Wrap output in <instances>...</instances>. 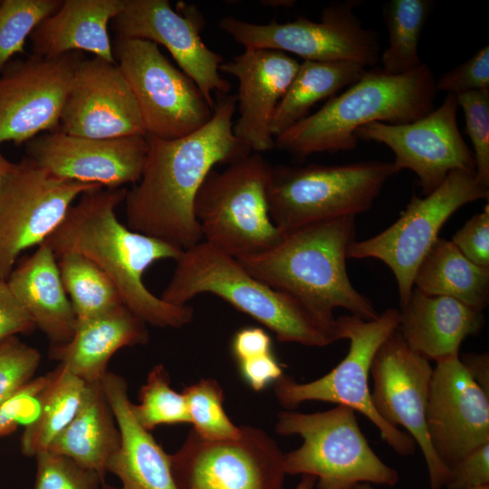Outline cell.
I'll return each instance as SVG.
<instances>
[{"instance_id": "obj_25", "label": "cell", "mask_w": 489, "mask_h": 489, "mask_svg": "<svg viewBox=\"0 0 489 489\" xmlns=\"http://www.w3.org/2000/svg\"><path fill=\"white\" fill-rule=\"evenodd\" d=\"M147 323L121 304L108 312L77 321L72 339L51 346L50 356L86 383L100 382L110 358L120 349L146 344Z\"/></svg>"}, {"instance_id": "obj_8", "label": "cell", "mask_w": 489, "mask_h": 489, "mask_svg": "<svg viewBox=\"0 0 489 489\" xmlns=\"http://www.w3.org/2000/svg\"><path fill=\"white\" fill-rule=\"evenodd\" d=\"M270 167L263 156L254 153L223 171L208 173L194 202L204 241L241 258L264 252L282 238L268 208Z\"/></svg>"}, {"instance_id": "obj_49", "label": "cell", "mask_w": 489, "mask_h": 489, "mask_svg": "<svg viewBox=\"0 0 489 489\" xmlns=\"http://www.w3.org/2000/svg\"><path fill=\"white\" fill-rule=\"evenodd\" d=\"M261 4L270 7H291L294 5L295 1L292 0H264Z\"/></svg>"}, {"instance_id": "obj_47", "label": "cell", "mask_w": 489, "mask_h": 489, "mask_svg": "<svg viewBox=\"0 0 489 489\" xmlns=\"http://www.w3.org/2000/svg\"><path fill=\"white\" fill-rule=\"evenodd\" d=\"M465 369L486 393L489 394V355L488 353H465L459 357Z\"/></svg>"}, {"instance_id": "obj_31", "label": "cell", "mask_w": 489, "mask_h": 489, "mask_svg": "<svg viewBox=\"0 0 489 489\" xmlns=\"http://www.w3.org/2000/svg\"><path fill=\"white\" fill-rule=\"evenodd\" d=\"M87 383L62 365L45 375L38 396L34 418L26 424L21 436V450L26 456L47 451L68 426L83 398Z\"/></svg>"}, {"instance_id": "obj_41", "label": "cell", "mask_w": 489, "mask_h": 489, "mask_svg": "<svg viewBox=\"0 0 489 489\" xmlns=\"http://www.w3.org/2000/svg\"><path fill=\"white\" fill-rule=\"evenodd\" d=\"M44 383L45 375L33 379L0 404V436L12 434L20 424L34 418Z\"/></svg>"}, {"instance_id": "obj_42", "label": "cell", "mask_w": 489, "mask_h": 489, "mask_svg": "<svg viewBox=\"0 0 489 489\" xmlns=\"http://www.w3.org/2000/svg\"><path fill=\"white\" fill-rule=\"evenodd\" d=\"M476 265L489 268V206L473 216L454 235L451 241Z\"/></svg>"}, {"instance_id": "obj_14", "label": "cell", "mask_w": 489, "mask_h": 489, "mask_svg": "<svg viewBox=\"0 0 489 489\" xmlns=\"http://www.w3.org/2000/svg\"><path fill=\"white\" fill-rule=\"evenodd\" d=\"M102 187L57 177L24 157L0 190V278L19 254L40 245L62 224L73 201Z\"/></svg>"}, {"instance_id": "obj_16", "label": "cell", "mask_w": 489, "mask_h": 489, "mask_svg": "<svg viewBox=\"0 0 489 489\" xmlns=\"http://www.w3.org/2000/svg\"><path fill=\"white\" fill-rule=\"evenodd\" d=\"M458 103L447 93L443 103L423 118L406 124L371 122L356 131L358 139L382 143L394 155L396 172H415L421 194L435 191L452 170L475 171L474 154L459 130Z\"/></svg>"}, {"instance_id": "obj_51", "label": "cell", "mask_w": 489, "mask_h": 489, "mask_svg": "<svg viewBox=\"0 0 489 489\" xmlns=\"http://www.w3.org/2000/svg\"><path fill=\"white\" fill-rule=\"evenodd\" d=\"M353 489H375L370 484L363 483L357 484Z\"/></svg>"}, {"instance_id": "obj_30", "label": "cell", "mask_w": 489, "mask_h": 489, "mask_svg": "<svg viewBox=\"0 0 489 489\" xmlns=\"http://www.w3.org/2000/svg\"><path fill=\"white\" fill-rule=\"evenodd\" d=\"M366 71L352 62L303 61L275 110L271 125L273 138L307 117L315 103L355 83Z\"/></svg>"}, {"instance_id": "obj_9", "label": "cell", "mask_w": 489, "mask_h": 489, "mask_svg": "<svg viewBox=\"0 0 489 489\" xmlns=\"http://www.w3.org/2000/svg\"><path fill=\"white\" fill-rule=\"evenodd\" d=\"M399 310L388 309L373 320L354 315L337 318L340 340H350L345 358L324 376L305 383L283 375L273 383V392L287 409L306 401L343 405L363 414L379 430L382 439L398 455L407 456L416 443L404 430L388 424L374 408L369 378L373 359L383 342L398 328Z\"/></svg>"}, {"instance_id": "obj_24", "label": "cell", "mask_w": 489, "mask_h": 489, "mask_svg": "<svg viewBox=\"0 0 489 489\" xmlns=\"http://www.w3.org/2000/svg\"><path fill=\"white\" fill-rule=\"evenodd\" d=\"M399 312L398 331L407 345L436 363L459 355L463 340L478 334L484 324L483 312L451 297L427 295L417 288Z\"/></svg>"}, {"instance_id": "obj_45", "label": "cell", "mask_w": 489, "mask_h": 489, "mask_svg": "<svg viewBox=\"0 0 489 489\" xmlns=\"http://www.w3.org/2000/svg\"><path fill=\"white\" fill-rule=\"evenodd\" d=\"M237 365L242 379L254 391L264 390L283 375L273 352L238 361Z\"/></svg>"}, {"instance_id": "obj_15", "label": "cell", "mask_w": 489, "mask_h": 489, "mask_svg": "<svg viewBox=\"0 0 489 489\" xmlns=\"http://www.w3.org/2000/svg\"><path fill=\"white\" fill-rule=\"evenodd\" d=\"M432 372L429 360L407 345L398 328L373 359L371 399L379 416L396 427H402L422 451L430 489H442L448 469L433 450L426 425Z\"/></svg>"}, {"instance_id": "obj_3", "label": "cell", "mask_w": 489, "mask_h": 489, "mask_svg": "<svg viewBox=\"0 0 489 489\" xmlns=\"http://www.w3.org/2000/svg\"><path fill=\"white\" fill-rule=\"evenodd\" d=\"M355 234V216L318 222L283 234L264 252L236 259L251 274L327 321H336L333 312L340 307L369 321L379 313L355 289L347 272L348 249Z\"/></svg>"}, {"instance_id": "obj_34", "label": "cell", "mask_w": 489, "mask_h": 489, "mask_svg": "<svg viewBox=\"0 0 489 489\" xmlns=\"http://www.w3.org/2000/svg\"><path fill=\"white\" fill-rule=\"evenodd\" d=\"M181 393L194 427L192 430L200 438L225 441L241 435V427L235 425L224 409V391L216 379H202L186 387Z\"/></svg>"}, {"instance_id": "obj_1", "label": "cell", "mask_w": 489, "mask_h": 489, "mask_svg": "<svg viewBox=\"0 0 489 489\" xmlns=\"http://www.w3.org/2000/svg\"><path fill=\"white\" fill-rule=\"evenodd\" d=\"M210 120L177 139L147 136L149 151L140 179L124 199L127 226L182 250L201 241L194 202L208 173L251 154L233 131L235 94L216 93Z\"/></svg>"}, {"instance_id": "obj_37", "label": "cell", "mask_w": 489, "mask_h": 489, "mask_svg": "<svg viewBox=\"0 0 489 489\" xmlns=\"http://www.w3.org/2000/svg\"><path fill=\"white\" fill-rule=\"evenodd\" d=\"M465 120V133L474 150L475 175L489 187V90L471 91L455 95Z\"/></svg>"}, {"instance_id": "obj_28", "label": "cell", "mask_w": 489, "mask_h": 489, "mask_svg": "<svg viewBox=\"0 0 489 489\" xmlns=\"http://www.w3.org/2000/svg\"><path fill=\"white\" fill-rule=\"evenodd\" d=\"M120 443V430L100 381L87 383L76 414L47 451L67 456L104 478Z\"/></svg>"}, {"instance_id": "obj_40", "label": "cell", "mask_w": 489, "mask_h": 489, "mask_svg": "<svg viewBox=\"0 0 489 489\" xmlns=\"http://www.w3.org/2000/svg\"><path fill=\"white\" fill-rule=\"evenodd\" d=\"M436 91L454 95L489 90V46L477 51L469 60L449 70L436 80Z\"/></svg>"}, {"instance_id": "obj_23", "label": "cell", "mask_w": 489, "mask_h": 489, "mask_svg": "<svg viewBox=\"0 0 489 489\" xmlns=\"http://www.w3.org/2000/svg\"><path fill=\"white\" fill-rule=\"evenodd\" d=\"M102 387L120 434V447L107 465L123 489H177L169 455L131 412L128 384L124 378L107 372Z\"/></svg>"}, {"instance_id": "obj_12", "label": "cell", "mask_w": 489, "mask_h": 489, "mask_svg": "<svg viewBox=\"0 0 489 489\" xmlns=\"http://www.w3.org/2000/svg\"><path fill=\"white\" fill-rule=\"evenodd\" d=\"M360 3H331L322 10L321 22L301 16L288 23L255 24L225 16L218 26L244 49L275 50L304 61H346L374 67L379 62V41L378 34L364 28L354 14Z\"/></svg>"}, {"instance_id": "obj_21", "label": "cell", "mask_w": 489, "mask_h": 489, "mask_svg": "<svg viewBox=\"0 0 489 489\" xmlns=\"http://www.w3.org/2000/svg\"><path fill=\"white\" fill-rule=\"evenodd\" d=\"M456 355L433 369L427 431L436 456L447 467L489 442V394L468 374Z\"/></svg>"}, {"instance_id": "obj_10", "label": "cell", "mask_w": 489, "mask_h": 489, "mask_svg": "<svg viewBox=\"0 0 489 489\" xmlns=\"http://www.w3.org/2000/svg\"><path fill=\"white\" fill-rule=\"evenodd\" d=\"M488 197L489 187L478 180L475 171L452 170L431 194L424 198L413 195L392 225L369 239L354 241L348 258L385 263L395 275L402 306L411 295L417 266L446 221L464 205Z\"/></svg>"}, {"instance_id": "obj_36", "label": "cell", "mask_w": 489, "mask_h": 489, "mask_svg": "<svg viewBox=\"0 0 489 489\" xmlns=\"http://www.w3.org/2000/svg\"><path fill=\"white\" fill-rule=\"evenodd\" d=\"M62 5L61 0H2L0 5V74L33 31Z\"/></svg>"}, {"instance_id": "obj_13", "label": "cell", "mask_w": 489, "mask_h": 489, "mask_svg": "<svg viewBox=\"0 0 489 489\" xmlns=\"http://www.w3.org/2000/svg\"><path fill=\"white\" fill-rule=\"evenodd\" d=\"M232 440L207 441L191 430L169 455L177 489H283V453L265 432L241 427Z\"/></svg>"}, {"instance_id": "obj_48", "label": "cell", "mask_w": 489, "mask_h": 489, "mask_svg": "<svg viewBox=\"0 0 489 489\" xmlns=\"http://www.w3.org/2000/svg\"><path fill=\"white\" fill-rule=\"evenodd\" d=\"M15 168V163L9 161L0 152V190Z\"/></svg>"}, {"instance_id": "obj_19", "label": "cell", "mask_w": 489, "mask_h": 489, "mask_svg": "<svg viewBox=\"0 0 489 489\" xmlns=\"http://www.w3.org/2000/svg\"><path fill=\"white\" fill-rule=\"evenodd\" d=\"M25 145V157L50 173L105 188L136 184L149 151L147 136L94 139L59 129L38 135Z\"/></svg>"}, {"instance_id": "obj_18", "label": "cell", "mask_w": 489, "mask_h": 489, "mask_svg": "<svg viewBox=\"0 0 489 489\" xmlns=\"http://www.w3.org/2000/svg\"><path fill=\"white\" fill-rule=\"evenodd\" d=\"M177 7L180 11L174 10L168 0H124L122 10L113 19L116 36L163 45L214 109L212 93L227 94L231 90L219 72L223 57L203 42L197 11L185 4Z\"/></svg>"}, {"instance_id": "obj_11", "label": "cell", "mask_w": 489, "mask_h": 489, "mask_svg": "<svg viewBox=\"0 0 489 489\" xmlns=\"http://www.w3.org/2000/svg\"><path fill=\"white\" fill-rule=\"evenodd\" d=\"M114 60L137 101L147 136L177 139L212 118L213 108L197 84L153 42L116 36Z\"/></svg>"}, {"instance_id": "obj_32", "label": "cell", "mask_w": 489, "mask_h": 489, "mask_svg": "<svg viewBox=\"0 0 489 489\" xmlns=\"http://www.w3.org/2000/svg\"><path fill=\"white\" fill-rule=\"evenodd\" d=\"M430 0H391L383 5L388 45L379 57L380 70L390 75L417 69L420 36L432 10Z\"/></svg>"}, {"instance_id": "obj_4", "label": "cell", "mask_w": 489, "mask_h": 489, "mask_svg": "<svg viewBox=\"0 0 489 489\" xmlns=\"http://www.w3.org/2000/svg\"><path fill=\"white\" fill-rule=\"evenodd\" d=\"M436 92L435 76L425 63L398 75L387 74L379 67L367 70L318 111L276 136L274 148L297 158L352 150L358 144V129L371 122L416 121L435 109Z\"/></svg>"}, {"instance_id": "obj_54", "label": "cell", "mask_w": 489, "mask_h": 489, "mask_svg": "<svg viewBox=\"0 0 489 489\" xmlns=\"http://www.w3.org/2000/svg\"><path fill=\"white\" fill-rule=\"evenodd\" d=\"M2 0H0V5H1Z\"/></svg>"}, {"instance_id": "obj_38", "label": "cell", "mask_w": 489, "mask_h": 489, "mask_svg": "<svg viewBox=\"0 0 489 489\" xmlns=\"http://www.w3.org/2000/svg\"><path fill=\"white\" fill-rule=\"evenodd\" d=\"M36 475L33 489H99L104 478L72 459L43 451L35 455Z\"/></svg>"}, {"instance_id": "obj_52", "label": "cell", "mask_w": 489, "mask_h": 489, "mask_svg": "<svg viewBox=\"0 0 489 489\" xmlns=\"http://www.w3.org/2000/svg\"><path fill=\"white\" fill-rule=\"evenodd\" d=\"M102 489H123L122 487L120 488H117V487H113V486H110V485H108V484H102Z\"/></svg>"}, {"instance_id": "obj_44", "label": "cell", "mask_w": 489, "mask_h": 489, "mask_svg": "<svg viewBox=\"0 0 489 489\" xmlns=\"http://www.w3.org/2000/svg\"><path fill=\"white\" fill-rule=\"evenodd\" d=\"M36 328L33 319L12 292L7 281L0 278V340L30 333Z\"/></svg>"}, {"instance_id": "obj_29", "label": "cell", "mask_w": 489, "mask_h": 489, "mask_svg": "<svg viewBox=\"0 0 489 489\" xmlns=\"http://www.w3.org/2000/svg\"><path fill=\"white\" fill-rule=\"evenodd\" d=\"M414 288L483 312L489 301V268L472 263L451 241L438 237L417 268Z\"/></svg>"}, {"instance_id": "obj_53", "label": "cell", "mask_w": 489, "mask_h": 489, "mask_svg": "<svg viewBox=\"0 0 489 489\" xmlns=\"http://www.w3.org/2000/svg\"><path fill=\"white\" fill-rule=\"evenodd\" d=\"M467 489H489V485H484V486H478V487H473V488H467Z\"/></svg>"}, {"instance_id": "obj_50", "label": "cell", "mask_w": 489, "mask_h": 489, "mask_svg": "<svg viewBox=\"0 0 489 489\" xmlns=\"http://www.w3.org/2000/svg\"><path fill=\"white\" fill-rule=\"evenodd\" d=\"M316 479L311 475H302V478L295 487V489H313L315 487Z\"/></svg>"}, {"instance_id": "obj_26", "label": "cell", "mask_w": 489, "mask_h": 489, "mask_svg": "<svg viewBox=\"0 0 489 489\" xmlns=\"http://www.w3.org/2000/svg\"><path fill=\"white\" fill-rule=\"evenodd\" d=\"M124 0H64L61 7L31 34L34 54L57 58L85 51L116 62L108 25L122 10Z\"/></svg>"}, {"instance_id": "obj_6", "label": "cell", "mask_w": 489, "mask_h": 489, "mask_svg": "<svg viewBox=\"0 0 489 489\" xmlns=\"http://www.w3.org/2000/svg\"><path fill=\"white\" fill-rule=\"evenodd\" d=\"M396 172L393 162L272 165L266 197L271 219L283 233L369 210Z\"/></svg>"}, {"instance_id": "obj_7", "label": "cell", "mask_w": 489, "mask_h": 489, "mask_svg": "<svg viewBox=\"0 0 489 489\" xmlns=\"http://www.w3.org/2000/svg\"><path fill=\"white\" fill-rule=\"evenodd\" d=\"M282 436H299L302 444L283 454L286 475H311L317 489H353L359 484L394 486L396 469L372 450L355 411L343 405L314 413L283 411L275 423Z\"/></svg>"}, {"instance_id": "obj_39", "label": "cell", "mask_w": 489, "mask_h": 489, "mask_svg": "<svg viewBox=\"0 0 489 489\" xmlns=\"http://www.w3.org/2000/svg\"><path fill=\"white\" fill-rule=\"evenodd\" d=\"M41 354L16 336L0 340V404L34 379Z\"/></svg>"}, {"instance_id": "obj_20", "label": "cell", "mask_w": 489, "mask_h": 489, "mask_svg": "<svg viewBox=\"0 0 489 489\" xmlns=\"http://www.w3.org/2000/svg\"><path fill=\"white\" fill-rule=\"evenodd\" d=\"M58 129L94 139L147 136L137 101L117 63L98 57L77 62Z\"/></svg>"}, {"instance_id": "obj_27", "label": "cell", "mask_w": 489, "mask_h": 489, "mask_svg": "<svg viewBox=\"0 0 489 489\" xmlns=\"http://www.w3.org/2000/svg\"><path fill=\"white\" fill-rule=\"evenodd\" d=\"M7 283L24 310L51 341H69L77 319L63 287L57 259L45 242L13 269Z\"/></svg>"}, {"instance_id": "obj_17", "label": "cell", "mask_w": 489, "mask_h": 489, "mask_svg": "<svg viewBox=\"0 0 489 489\" xmlns=\"http://www.w3.org/2000/svg\"><path fill=\"white\" fill-rule=\"evenodd\" d=\"M79 60L70 53L10 61L0 74V144H25L41 132L59 129Z\"/></svg>"}, {"instance_id": "obj_22", "label": "cell", "mask_w": 489, "mask_h": 489, "mask_svg": "<svg viewBox=\"0 0 489 489\" xmlns=\"http://www.w3.org/2000/svg\"><path fill=\"white\" fill-rule=\"evenodd\" d=\"M286 53L267 49H244L223 62L219 72L238 81L239 118L233 126L235 136L257 153L274 148L272 120L280 101L299 69Z\"/></svg>"}, {"instance_id": "obj_43", "label": "cell", "mask_w": 489, "mask_h": 489, "mask_svg": "<svg viewBox=\"0 0 489 489\" xmlns=\"http://www.w3.org/2000/svg\"><path fill=\"white\" fill-rule=\"evenodd\" d=\"M489 485V442L484 443L448 467L446 489Z\"/></svg>"}, {"instance_id": "obj_35", "label": "cell", "mask_w": 489, "mask_h": 489, "mask_svg": "<svg viewBox=\"0 0 489 489\" xmlns=\"http://www.w3.org/2000/svg\"><path fill=\"white\" fill-rule=\"evenodd\" d=\"M139 401L136 405L131 403V412L149 431L164 424L190 423L185 398L172 388L169 375L162 364L149 371L140 388Z\"/></svg>"}, {"instance_id": "obj_46", "label": "cell", "mask_w": 489, "mask_h": 489, "mask_svg": "<svg viewBox=\"0 0 489 489\" xmlns=\"http://www.w3.org/2000/svg\"><path fill=\"white\" fill-rule=\"evenodd\" d=\"M231 351L236 361L273 352L270 335L260 327L238 330L231 340Z\"/></svg>"}, {"instance_id": "obj_33", "label": "cell", "mask_w": 489, "mask_h": 489, "mask_svg": "<svg viewBox=\"0 0 489 489\" xmlns=\"http://www.w3.org/2000/svg\"><path fill=\"white\" fill-rule=\"evenodd\" d=\"M56 259L77 321L99 316L123 304L110 278L92 261L75 253H67Z\"/></svg>"}, {"instance_id": "obj_5", "label": "cell", "mask_w": 489, "mask_h": 489, "mask_svg": "<svg viewBox=\"0 0 489 489\" xmlns=\"http://www.w3.org/2000/svg\"><path fill=\"white\" fill-rule=\"evenodd\" d=\"M160 298L186 305L211 293L272 331L282 342L325 347L340 340L337 318L327 321L290 294L251 274L236 258L201 241L183 251Z\"/></svg>"}, {"instance_id": "obj_2", "label": "cell", "mask_w": 489, "mask_h": 489, "mask_svg": "<svg viewBox=\"0 0 489 489\" xmlns=\"http://www.w3.org/2000/svg\"><path fill=\"white\" fill-rule=\"evenodd\" d=\"M126 194L125 187L83 193L44 242L55 257L75 253L97 264L116 286L122 303L147 324L181 328L192 321L194 309L153 294L144 284L143 274L157 261H177L184 250L120 223L116 207Z\"/></svg>"}]
</instances>
